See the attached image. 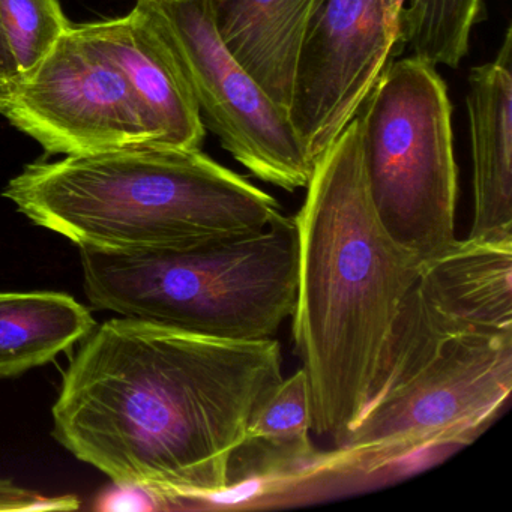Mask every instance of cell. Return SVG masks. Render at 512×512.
Returning a JSON list of instances; mask_svg holds the SVG:
<instances>
[{
    "mask_svg": "<svg viewBox=\"0 0 512 512\" xmlns=\"http://www.w3.org/2000/svg\"><path fill=\"white\" fill-rule=\"evenodd\" d=\"M283 379L274 338L218 340L112 319L68 365L53 436L112 482L212 499L229 491L230 458Z\"/></svg>",
    "mask_w": 512,
    "mask_h": 512,
    "instance_id": "cell-1",
    "label": "cell"
},
{
    "mask_svg": "<svg viewBox=\"0 0 512 512\" xmlns=\"http://www.w3.org/2000/svg\"><path fill=\"white\" fill-rule=\"evenodd\" d=\"M298 229L293 340L313 431L341 445L367 406L422 262L377 217L356 116L314 164Z\"/></svg>",
    "mask_w": 512,
    "mask_h": 512,
    "instance_id": "cell-2",
    "label": "cell"
},
{
    "mask_svg": "<svg viewBox=\"0 0 512 512\" xmlns=\"http://www.w3.org/2000/svg\"><path fill=\"white\" fill-rule=\"evenodd\" d=\"M2 196L80 250H184L253 235L283 215L274 196L202 149L127 146L35 161Z\"/></svg>",
    "mask_w": 512,
    "mask_h": 512,
    "instance_id": "cell-3",
    "label": "cell"
},
{
    "mask_svg": "<svg viewBox=\"0 0 512 512\" xmlns=\"http://www.w3.org/2000/svg\"><path fill=\"white\" fill-rule=\"evenodd\" d=\"M418 283V281H416ZM512 331L470 328L413 286L367 406L302 481L383 472L425 449L472 442L508 403Z\"/></svg>",
    "mask_w": 512,
    "mask_h": 512,
    "instance_id": "cell-4",
    "label": "cell"
},
{
    "mask_svg": "<svg viewBox=\"0 0 512 512\" xmlns=\"http://www.w3.org/2000/svg\"><path fill=\"white\" fill-rule=\"evenodd\" d=\"M80 259L98 310L202 337L268 340L295 310L298 229L289 215L253 235L184 250H80Z\"/></svg>",
    "mask_w": 512,
    "mask_h": 512,
    "instance_id": "cell-5",
    "label": "cell"
},
{
    "mask_svg": "<svg viewBox=\"0 0 512 512\" xmlns=\"http://www.w3.org/2000/svg\"><path fill=\"white\" fill-rule=\"evenodd\" d=\"M437 68L415 56L392 59L358 113L365 181L377 217L422 263L457 241L452 106Z\"/></svg>",
    "mask_w": 512,
    "mask_h": 512,
    "instance_id": "cell-6",
    "label": "cell"
},
{
    "mask_svg": "<svg viewBox=\"0 0 512 512\" xmlns=\"http://www.w3.org/2000/svg\"><path fill=\"white\" fill-rule=\"evenodd\" d=\"M187 83L206 130L251 175L293 193L314 164L289 115L221 40L211 0H137Z\"/></svg>",
    "mask_w": 512,
    "mask_h": 512,
    "instance_id": "cell-7",
    "label": "cell"
},
{
    "mask_svg": "<svg viewBox=\"0 0 512 512\" xmlns=\"http://www.w3.org/2000/svg\"><path fill=\"white\" fill-rule=\"evenodd\" d=\"M0 113L50 155L157 145L121 71L71 26L46 58L16 77Z\"/></svg>",
    "mask_w": 512,
    "mask_h": 512,
    "instance_id": "cell-8",
    "label": "cell"
},
{
    "mask_svg": "<svg viewBox=\"0 0 512 512\" xmlns=\"http://www.w3.org/2000/svg\"><path fill=\"white\" fill-rule=\"evenodd\" d=\"M397 0H317L299 53L290 122L311 163L358 116L395 50Z\"/></svg>",
    "mask_w": 512,
    "mask_h": 512,
    "instance_id": "cell-9",
    "label": "cell"
},
{
    "mask_svg": "<svg viewBox=\"0 0 512 512\" xmlns=\"http://www.w3.org/2000/svg\"><path fill=\"white\" fill-rule=\"evenodd\" d=\"M77 29L121 71L157 133V145L202 149L206 128L196 101L143 11L134 7L127 16Z\"/></svg>",
    "mask_w": 512,
    "mask_h": 512,
    "instance_id": "cell-10",
    "label": "cell"
},
{
    "mask_svg": "<svg viewBox=\"0 0 512 512\" xmlns=\"http://www.w3.org/2000/svg\"><path fill=\"white\" fill-rule=\"evenodd\" d=\"M512 28L496 56L473 67L466 104L473 166L469 238L512 236Z\"/></svg>",
    "mask_w": 512,
    "mask_h": 512,
    "instance_id": "cell-11",
    "label": "cell"
},
{
    "mask_svg": "<svg viewBox=\"0 0 512 512\" xmlns=\"http://www.w3.org/2000/svg\"><path fill=\"white\" fill-rule=\"evenodd\" d=\"M421 295L470 328L512 331V236L467 238L422 263Z\"/></svg>",
    "mask_w": 512,
    "mask_h": 512,
    "instance_id": "cell-12",
    "label": "cell"
},
{
    "mask_svg": "<svg viewBox=\"0 0 512 512\" xmlns=\"http://www.w3.org/2000/svg\"><path fill=\"white\" fill-rule=\"evenodd\" d=\"M317 0H211L221 40L289 115L299 53Z\"/></svg>",
    "mask_w": 512,
    "mask_h": 512,
    "instance_id": "cell-13",
    "label": "cell"
},
{
    "mask_svg": "<svg viewBox=\"0 0 512 512\" xmlns=\"http://www.w3.org/2000/svg\"><path fill=\"white\" fill-rule=\"evenodd\" d=\"M311 431L310 385L301 368L281 380L251 416L230 458L229 490L247 482L302 479L319 455Z\"/></svg>",
    "mask_w": 512,
    "mask_h": 512,
    "instance_id": "cell-14",
    "label": "cell"
},
{
    "mask_svg": "<svg viewBox=\"0 0 512 512\" xmlns=\"http://www.w3.org/2000/svg\"><path fill=\"white\" fill-rule=\"evenodd\" d=\"M94 329L91 311L67 293H0V377L49 364Z\"/></svg>",
    "mask_w": 512,
    "mask_h": 512,
    "instance_id": "cell-15",
    "label": "cell"
},
{
    "mask_svg": "<svg viewBox=\"0 0 512 512\" xmlns=\"http://www.w3.org/2000/svg\"><path fill=\"white\" fill-rule=\"evenodd\" d=\"M71 26L59 0H0V28L17 77L34 70Z\"/></svg>",
    "mask_w": 512,
    "mask_h": 512,
    "instance_id": "cell-16",
    "label": "cell"
},
{
    "mask_svg": "<svg viewBox=\"0 0 512 512\" xmlns=\"http://www.w3.org/2000/svg\"><path fill=\"white\" fill-rule=\"evenodd\" d=\"M485 0H407L406 17L422 31L461 35L484 17Z\"/></svg>",
    "mask_w": 512,
    "mask_h": 512,
    "instance_id": "cell-17",
    "label": "cell"
},
{
    "mask_svg": "<svg viewBox=\"0 0 512 512\" xmlns=\"http://www.w3.org/2000/svg\"><path fill=\"white\" fill-rule=\"evenodd\" d=\"M188 500L146 485L113 482L95 499L94 509L103 512L169 511L188 508Z\"/></svg>",
    "mask_w": 512,
    "mask_h": 512,
    "instance_id": "cell-18",
    "label": "cell"
},
{
    "mask_svg": "<svg viewBox=\"0 0 512 512\" xmlns=\"http://www.w3.org/2000/svg\"><path fill=\"white\" fill-rule=\"evenodd\" d=\"M79 508V497L73 494L47 497L20 487L11 479L0 478V512L74 511Z\"/></svg>",
    "mask_w": 512,
    "mask_h": 512,
    "instance_id": "cell-19",
    "label": "cell"
},
{
    "mask_svg": "<svg viewBox=\"0 0 512 512\" xmlns=\"http://www.w3.org/2000/svg\"><path fill=\"white\" fill-rule=\"evenodd\" d=\"M0 77L7 80H14L17 77L16 64L8 49L2 28H0Z\"/></svg>",
    "mask_w": 512,
    "mask_h": 512,
    "instance_id": "cell-20",
    "label": "cell"
},
{
    "mask_svg": "<svg viewBox=\"0 0 512 512\" xmlns=\"http://www.w3.org/2000/svg\"><path fill=\"white\" fill-rule=\"evenodd\" d=\"M13 82L14 80L2 79L0 77V110L4 109L5 103H7L8 97H10Z\"/></svg>",
    "mask_w": 512,
    "mask_h": 512,
    "instance_id": "cell-21",
    "label": "cell"
}]
</instances>
